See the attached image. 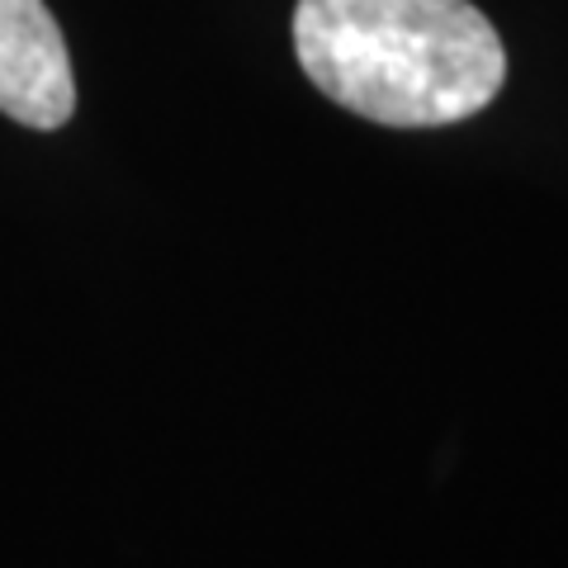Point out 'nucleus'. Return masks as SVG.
Returning a JSON list of instances; mask_svg holds the SVG:
<instances>
[{
	"label": "nucleus",
	"instance_id": "f257e3e1",
	"mask_svg": "<svg viewBox=\"0 0 568 568\" xmlns=\"http://www.w3.org/2000/svg\"><path fill=\"white\" fill-rule=\"evenodd\" d=\"M304 77L384 129L474 119L507 81V48L469 0H298Z\"/></svg>",
	"mask_w": 568,
	"mask_h": 568
},
{
	"label": "nucleus",
	"instance_id": "f03ea898",
	"mask_svg": "<svg viewBox=\"0 0 568 568\" xmlns=\"http://www.w3.org/2000/svg\"><path fill=\"white\" fill-rule=\"evenodd\" d=\"M77 110L67 39L43 0H0V114L24 129H62Z\"/></svg>",
	"mask_w": 568,
	"mask_h": 568
}]
</instances>
